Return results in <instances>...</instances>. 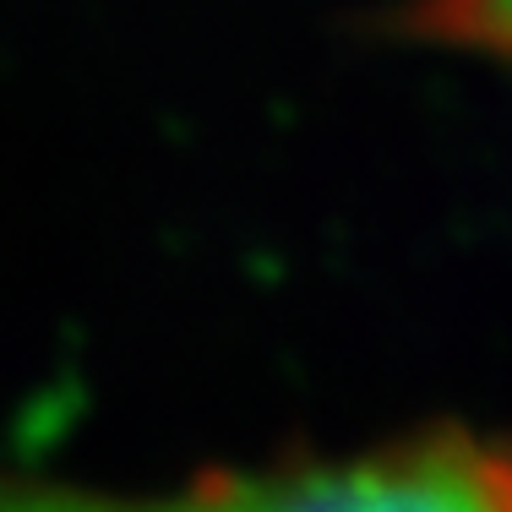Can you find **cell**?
Segmentation results:
<instances>
[{
  "label": "cell",
  "instance_id": "obj_1",
  "mask_svg": "<svg viewBox=\"0 0 512 512\" xmlns=\"http://www.w3.org/2000/svg\"><path fill=\"white\" fill-rule=\"evenodd\" d=\"M0 512H512V442L431 431L349 458L218 474L164 496H93L0 474Z\"/></svg>",
  "mask_w": 512,
  "mask_h": 512
}]
</instances>
